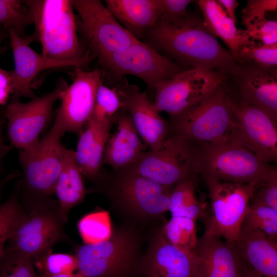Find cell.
<instances>
[{"label": "cell", "instance_id": "obj_1", "mask_svg": "<svg viewBox=\"0 0 277 277\" xmlns=\"http://www.w3.org/2000/svg\"><path fill=\"white\" fill-rule=\"evenodd\" d=\"M144 43L187 68H201L233 76L239 65L219 43L203 18L189 14L171 23H157L148 30ZM142 38V39H143Z\"/></svg>", "mask_w": 277, "mask_h": 277}, {"label": "cell", "instance_id": "obj_2", "mask_svg": "<svg viewBox=\"0 0 277 277\" xmlns=\"http://www.w3.org/2000/svg\"><path fill=\"white\" fill-rule=\"evenodd\" d=\"M32 13L34 32L27 36L32 43L38 41L42 55L58 61H82L91 56L85 52L77 35L73 0H26Z\"/></svg>", "mask_w": 277, "mask_h": 277}, {"label": "cell", "instance_id": "obj_3", "mask_svg": "<svg viewBox=\"0 0 277 277\" xmlns=\"http://www.w3.org/2000/svg\"><path fill=\"white\" fill-rule=\"evenodd\" d=\"M194 144L193 169L203 179L259 186L267 179L272 168L233 142Z\"/></svg>", "mask_w": 277, "mask_h": 277}, {"label": "cell", "instance_id": "obj_4", "mask_svg": "<svg viewBox=\"0 0 277 277\" xmlns=\"http://www.w3.org/2000/svg\"><path fill=\"white\" fill-rule=\"evenodd\" d=\"M224 82L196 105L172 117L173 134L193 143H236L237 121L229 104Z\"/></svg>", "mask_w": 277, "mask_h": 277}, {"label": "cell", "instance_id": "obj_5", "mask_svg": "<svg viewBox=\"0 0 277 277\" xmlns=\"http://www.w3.org/2000/svg\"><path fill=\"white\" fill-rule=\"evenodd\" d=\"M22 204L5 249L19 252L34 261L65 240L64 226L67 220L60 211L58 201Z\"/></svg>", "mask_w": 277, "mask_h": 277}, {"label": "cell", "instance_id": "obj_6", "mask_svg": "<svg viewBox=\"0 0 277 277\" xmlns=\"http://www.w3.org/2000/svg\"><path fill=\"white\" fill-rule=\"evenodd\" d=\"M62 134L52 127L33 146L19 150V161L24 172L18 182L22 203L48 200L54 193L67 148L62 144Z\"/></svg>", "mask_w": 277, "mask_h": 277}, {"label": "cell", "instance_id": "obj_7", "mask_svg": "<svg viewBox=\"0 0 277 277\" xmlns=\"http://www.w3.org/2000/svg\"><path fill=\"white\" fill-rule=\"evenodd\" d=\"M210 202L204 232L234 243L241 230L255 184H240L203 179Z\"/></svg>", "mask_w": 277, "mask_h": 277}, {"label": "cell", "instance_id": "obj_8", "mask_svg": "<svg viewBox=\"0 0 277 277\" xmlns=\"http://www.w3.org/2000/svg\"><path fill=\"white\" fill-rule=\"evenodd\" d=\"M116 84L126 75L136 76L154 91L161 82L188 69L157 52L141 41L117 51L99 62Z\"/></svg>", "mask_w": 277, "mask_h": 277}, {"label": "cell", "instance_id": "obj_9", "mask_svg": "<svg viewBox=\"0 0 277 277\" xmlns=\"http://www.w3.org/2000/svg\"><path fill=\"white\" fill-rule=\"evenodd\" d=\"M194 143L172 134L159 148L144 151L128 167L136 173L162 185L173 187L196 175L193 169Z\"/></svg>", "mask_w": 277, "mask_h": 277}, {"label": "cell", "instance_id": "obj_10", "mask_svg": "<svg viewBox=\"0 0 277 277\" xmlns=\"http://www.w3.org/2000/svg\"><path fill=\"white\" fill-rule=\"evenodd\" d=\"M226 78L214 71L188 69L156 86L153 104L159 112L165 111L172 117L177 116L215 90Z\"/></svg>", "mask_w": 277, "mask_h": 277}, {"label": "cell", "instance_id": "obj_11", "mask_svg": "<svg viewBox=\"0 0 277 277\" xmlns=\"http://www.w3.org/2000/svg\"><path fill=\"white\" fill-rule=\"evenodd\" d=\"M80 17L77 27L98 62L137 41L99 0H73Z\"/></svg>", "mask_w": 277, "mask_h": 277}, {"label": "cell", "instance_id": "obj_12", "mask_svg": "<svg viewBox=\"0 0 277 277\" xmlns=\"http://www.w3.org/2000/svg\"><path fill=\"white\" fill-rule=\"evenodd\" d=\"M68 86L64 80L58 81L51 92L35 97L27 103L11 101L5 116L11 147L26 149L39 141V135L50 121L54 104L61 92Z\"/></svg>", "mask_w": 277, "mask_h": 277}, {"label": "cell", "instance_id": "obj_13", "mask_svg": "<svg viewBox=\"0 0 277 277\" xmlns=\"http://www.w3.org/2000/svg\"><path fill=\"white\" fill-rule=\"evenodd\" d=\"M103 76L101 69L86 71L77 67L73 82L60 94L61 104L52 126L62 136L67 132L80 135L91 116Z\"/></svg>", "mask_w": 277, "mask_h": 277}, {"label": "cell", "instance_id": "obj_14", "mask_svg": "<svg viewBox=\"0 0 277 277\" xmlns=\"http://www.w3.org/2000/svg\"><path fill=\"white\" fill-rule=\"evenodd\" d=\"M228 101L238 125L237 143L247 148L264 163L275 161L276 122L263 111L244 103L230 91Z\"/></svg>", "mask_w": 277, "mask_h": 277}, {"label": "cell", "instance_id": "obj_15", "mask_svg": "<svg viewBox=\"0 0 277 277\" xmlns=\"http://www.w3.org/2000/svg\"><path fill=\"white\" fill-rule=\"evenodd\" d=\"M112 177L113 196L130 209L152 215L168 210L172 187L154 182L129 167L114 170Z\"/></svg>", "mask_w": 277, "mask_h": 277}, {"label": "cell", "instance_id": "obj_16", "mask_svg": "<svg viewBox=\"0 0 277 277\" xmlns=\"http://www.w3.org/2000/svg\"><path fill=\"white\" fill-rule=\"evenodd\" d=\"M7 30L14 63V70L11 71L13 91L11 101L19 100L21 97L35 98L32 82L42 71L65 66L82 68L94 57L93 56L82 61H58L47 58L30 47L31 42L27 35L23 38L12 29Z\"/></svg>", "mask_w": 277, "mask_h": 277}, {"label": "cell", "instance_id": "obj_17", "mask_svg": "<svg viewBox=\"0 0 277 277\" xmlns=\"http://www.w3.org/2000/svg\"><path fill=\"white\" fill-rule=\"evenodd\" d=\"M131 241L124 235H113L106 241L84 244L76 250L77 274L81 277H109L118 274L130 264Z\"/></svg>", "mask_w": 277, "mask_h": 277}, {"label": "cell", "instance_id": "obj_18", "mask_svg": "<svg viewBox=\"0 0 277 277\" xmlns=\"http://www.w3.org/2000/svg\"><path fill=\"white\" fill-rule=\"evenodd\" d=\"M113 87L119 95L122 109L130 115L144 143L150 150L159 148L168 136V128L147 93L122 81Z\"/></svg>", "mask_w": 277, "mask_h": 277}, {"label": "cell", "instance_id": "obj_19", "mask_svg": "<svg viewBox=\"0 0 277 277\" xmlns=\"http://www.w3.org/2000/svg\"><path fill=\"white\" fill-rule=\"evenodd\" d=\"M238 65L232 76L239 87V97L244 103L263 111L277 122L276 68Z\"/></svg>", "mask_w": 277, "mask_h": 277}, {"label": "cell", "instance_id": "obj_20", "mask_svg": "<svg viewBox=\"0 0 277 277\" xmlns=\"http://www.w3.org/2000/svg\"><path fill=\"white\" fill-rule=\"evenodd\" d=\"M195 253L199 277H242L246 266L234 243L206 232Z\"/></svg>", "mask_w": 277, "mask_h": 277}, {"label": "cell", "instance_id": "obj_21", "mask_svg": "<svg viewBox=\"0 0 277 277\" xmlns=\"http://www.w3.org/2000/svg\"><path fill=\"white\" fill-rule=\"evenodd\" d=\"M116 129L107 139L103 164L110 165L114 170L133 164L146 146L140 138L130 115L121 109L113 117Z\"/></svg>", "mask_w": 277, "mask_h": 277}, {"label": "cell", "instance_id": "obj_22", "mask_svg": "<svg viewBox=\"0 0 277 277\" xmlns=\"http://www.w3.org/2000/svg\"><path fill=\"white\" fill-rule=\"evenodd\" d=\"M149 277H199L196 253L171 244L162 230L156 236L148 264Z\"/></svg>", "mask_w": 277, "mask_h": 277}, {"label": "cell", "instance_id": "obj_23", "mask_svg": "<svg viewBox=\"0 0 277 277\" xmlns=\"http://www.w3.org/2000/svg\"><path fill=\"white\" fill-rule=\"evenodd\" d=\"M247 266L262 277H277V241L260 231L241 228L234 243Z\"/></svg>", "mask_w": 277, "mask_h": 277}, {"label": "cell", "instance_id": "obj_24", "mask_svg": "<svg viewBox=\"0 0 277 277\" xmlns=\"http://www.w3.org/2000/svg\"><path fill=\"white\" fill-rule=\"evenodd\" d=\"M112 122L90 117L80 135L75 158L82 176L96 179L101 174L105 145Z\"/></svg>", "mask_w": 277, "mask_h": 277}, {"label": "cell", "instance_id": "obj_25", "mask_svg": "<svg viewBox=\"0 0 277 277\" xmlns=\"http://www.w3.org/2000/svg\"><path fill=\"white\" fill-rule=\"evenodd\" d=\"M105 6L122 27L141 41L160 19L159 0H106Z\"/></svg>", "mask_w": 277, "mask_h": 277}, {"label": "cell", "instance_id": "obj_26", "mask_svg": "<svg viewBox=\"0 0 277 277\" xmlns=\"http://www.w3.org/2000/svg\"><path fill=\"white\" fill-rule=\"evenodd\" d=\"M198 4L203 14V20L209 31L221 39L233 56L241 47L253 44L244 32L238 29L235 23L226 14L215 0H200Z\"/></svg>", "mask_w": 277, "mask_h": 277}, {"label": "cell", "instance_id": "obj_27", "mask_svg": "<svg viewBox=\"0 0 277 277\" xmlns=\"http://www.w3.org/2000/svg\"><path fill=\"white\" fill-rule=\"evenodd\" d=\"M54 193L58 199L60 211L68 220L70 209L84 198L86 191L82 175L75 158V152L67 149L61 171L55 186Z\"/></svg>", "mask_w": 277, "mask_h": 277}, {"label": "cell", "instance_id": "obj_28", "mask_svg": "<svg viewBox=\"0 0 277 277\" xmlns=\"http://www.w3.org/2000/svg\"><path fill=\"white\" fill-rule=\"evenodd\" d=\"M196 179V175H193L172 188L168 207L171 216L196 221L204 215L206 205L197 197Z\"/></svg>", "mask_w": 277, "mask_h": 277}, {"label": "cell", "instance_id": "obj_29", "mask_svg": "<svg viewBox=\"0 0 277 277\" xmlns=\"http://www.w3.org/2000/svg\"><path fill=\"white\" fill-rule=\"evenodd\" d=\"M195 222L188 217L171 216L162 230L171 244L185 251L195 253L199 240Z\"/></svg>", "mask_w": 277, "mask_h": 277}, {"label": "cell", "instance_id": "obj_30", "mask_svg": "<svg viewBox=\"0 0 277 277\" xmlns=\"http://www.w3.org/2000/svg\"><path fill=\"white\" fill-rule=\"evenodd\" d=\"M241 228L259 231L277 239V210L250 201Z\"/></svg>", "mask_w": 277, "mask_h": 277}, {"label": "cell", "instance_id": "obj_31", "mask_svg": "<svg viewBox=\"0 0 277 277\" xmlns=\"http://www.w3.org/2000/svg\"><path fill=\"white\" fill-rule=\"evenodd\" d=\"M0 24L24 38L26 28L33 24V19L23 1L0 0Z\"/></svg>", "mask_w": 277, "mask_h": 277}, {"label": "cell", "instance_id": "obj_32", "mask_svg": "<svg viewBox=\"0 0 277 277\" xmlns=\"http://www.w3.org/2000/svg\"><path fill=\"white\" fill-rule=\"evenodd\" d=\"M77 227L85 244L101 242L111 236L110 216L106 211L86 215L79 221Z\"/></svg>", "mask_w": 277, "mask_h": 277}, {"label": "cell", "instance_id": "obj_33", "mask_svg": "<svg viewBox=\"0 0 277 277\" xmlns=\"http://www.w3.org/2000/svg\"><path fill=\"white\" fill-rule=\"evenodd\" d=\"M238 65H254L276 68L277 44L267 45L254 43L241 47L233 56Z\"/></svg>", "mask_w": 277, "mask_h": 277}, {"label": "cell", "instance_id": "obj_34", "mask_svg": "<svg viewBox=\"0 0 277 277\" xmlns=\"http://www.w3.org/2000/svg\"><path fill=\"white\" fill-rule=\"evenodd\" d=\"M22 208L19 186L15 189L5 202L0 203V262L15 221Z\"/></svg>", "mask_w": 277, "mask_h": 277}, {"label": "cell", "instance_id": "obj_35", "mask_svg": "<svg viewBox=\"0 0 277 277\" xmlns=\"http://www.w3.org/2000/svg\"><path fill=\"white\" fill-rule=\"evenodd\" d=\"M33 260L17 251L5 249L0 262V277H38Z\"/></svg>", "mask_w": 277, "mask_h": 277}, {"label": "cell", "instance_id": "obj_36", "mask_svg": "<svg viewBox=\"0 0 277 277\" xmlns=\"http://www.w3.org/2000/svg\"><path fill=\"white\" fill-rule=\"evenodd\" d=\"M121 109V102L115 87L110 88L103 83L101 84L90 117L101 122L112 123L113 117Z\"/></svg>", "mask_w": 277, "mask_h": 277}, {"label": "cell", "instance_id": "obj_37", "mask_svg": "<svg viewBox=\"0 0 277 277\" xmlns=\"http://www.w3.org/2000/svg\"><path fill=\"white\" fill-rule=\"evenodd\" d=\"M40 275H52L64 273H73L77 269L75 256L65 253H52L50 251L33 261Z\"/></svg>", "mask_w": 277, "mask_h": 277}, {"label": "cell", "instance_id": "obj_38", "mask_svg": "<svg viewBox=\"0 0 277 277\" xmlns=\"http://www.w3.org/2000/svg\"><path fill=\"white\" fill-rule=\"evenodd\" d=\"M245 33L253 41L271 45L277 44V22L266 19L253 20L244 25Z\"/></svg>", "mask_w": 277, "mask_h": 277}, {"label": "cell", "instance_id": "obj_39", "mask_svg": "<svg viewBox=\"0 0 277 277\" xmlns=\"http://www.w3.org/2000/svg\"><path fill=\"white\" fill-rule=\"evenodd\" d=\"M251 201L277 210V171L271 169L267 179L255 189Z\"/></svg>", "mask_w": 277, "mask_h": 277}, {"label": "cell", "instance_id": "obj_40", "mask_svg": "<svg viewBox=\"0 0 277 277\" xmlns=\"http://www.w3.org/2000/svg\"><path fill=\"white\" fill-rule=\"evenodd\" d=\"M192 2L190 0H159L158 23H171L180 21L188 13L187 7Z\"/></svg>", "mask_w": 277, "mask_h": 277}, {"label": "cell", "instance_id": "obj_41", "mask_svg": "<svg viewBox=\"0 0 277 277\" xmlns=\"http://www.w3.org/2000/svg\"><path fill=\"white\" fill-rule=\"evenodd\" d=\"M276 9V0H248L242 10V23L245 25L253 20L265 18L268 12Z\"/></svg>", "mask_w": 277, "mask_h": 277}, {"label": "cell", "instance_id": "obj_42", "mask_svg": "<svg viewBox=\"0 0 277 277\" xmlns=\"http://www.w3.org/2000/svg\"><path fill=\"white\" fill-rule=\"evenodd\" d=\"M13 86L11 71L0 67V105H5L10 94H12Z\"/></svg>", "mask_w": 277, "mask_h": 277}, {"label": "cell", "instance_id": "obj_43", "mask_svg": "<svg viewBox=\"0 0 277 277\" xmlns=\"http://www.w3.org/2000/svg\"><path fill=\"white\" fill-rule=\"evenodd\" d=\"M5 119L0 116V179L3 177L4 172V159L9 152L11 146L6 144L3 135Z\"/></svg>", "mask_w": 277, "mask_h": 277}, {"label": "cell", "instance_id": "obj_44", "mask_svg": "<svg viewBox=\"0 0 277 277\" xmlns=\"http://www.w3.org/2000/svg\"><path fill=\"white\" fill-rule=\"evenodd\" d=\"M217 3L223 8L227 15L236 23L235 10L239 3L236 0H217Z\"/></svg>", "mask_w": 277, "mask_h": 277}, {"label": "cell", "instance_id": "obj_45", "mask_svg": "<svg viewBox=\"0 0 277 277\" xmlns=\"http://www.w3.org/2000/svg\"><path fill=\"white\" fill-rule=\"evenodd\" d=\"M19 175V172L17 170H12L7 174L0 179V203L2 196V193L5 186L13 179Z\"/></svg>", "mask_w": 277, "mask_h": 277}, {"label": "cell", "instance_id": "obj_46", "mask_svg": "<svg viewBox=\"0 0 277 277\" xmlns=\"http://www.w3.org/2000/svg\"><path fill=\"white\" fill-rule=\"evenodd\" d=\"M38 277H81L77 273L74 274L73 273H64L52 275H39Z\"/></svg>", "mask_w": 277, "mask_h": 277}, {"label": "cell", "instance_id": "obj_47", "mask_svg": "<svg viewBox=\"0 0 277 277\" xmlns=\"http://www.w3.org/2000/svg\"><path fill=\"white\" fill-rule=\"evenodd\" d=\"M242 277H262L255 273L246 264L244 272Z\"/></svg>", "mask_w": 277, "mask_h": 277}, {"label": "cell", "instance_id": "obj_48", "mask_svg": "<svg viewBox=\"0 0 277 277\" xmlns=\"http://www.w3.org/2000/svg\"><path fill=\"white\" fill-rule=\"evenodd\" d=\"M5 34L0 30V54L4 53L6 50V47L3 45L5 38Z\"/></svg>", "mask_w": 277, "mask_h": 277}]
</instances>
